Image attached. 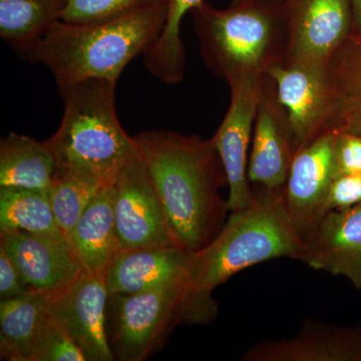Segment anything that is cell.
Instances as JSON below:
<instances>
[{"label":"cell","mask_w":361,"mask_h":361,"mask_svg":"<svg viewBox=\"0 0 361 361\" xmlns=\"http://www.w3.org/2000/svg\"><path fill=\"white\" fill-rule=\"evenodd\" d=\"M361 204V174L344 175L332 182L323 213L341 210ZM323 215V216H324Z\"/></svg>","instance_id":"obj_29"},{"label":"cell","mask_w":361,"mask_h":361,"mask_svg":"<svg viewBox=\"0 0 361 361\" xmlns=\"http://www.w3.org/2000/svg\"><path fill=\"white\" fill-rule=\"evenodd\" d=\"M264 1L275 4V6H284V4H286L288 0H264Z\"/></svg>","instance_id":"obj_32"},{"label":"cell","mask_w":361,"mask_h":361,"mask_svg":"<svg viewBox=\"0 0 361 361\" xmlns=\"http://www.w3.org/2000/svg\"><path fill=\"white\" fill-rule=\"evenodd\" d=\"M109 291L106 274L82 271L68 287L54 292L49 313L82 349L87 361L115 360L106 330Z\"/></svg>","instance_id":"obj_11"},{"label":"cell","mask_w":361,"mask_h":361,"mask_svg":"<svg viewBox=\"0 0 361 361\" xmlns=\"http://www.w3.org/2000/svg\"><path fill=\"white\" fill-rule=\"evenodd\" d=\"M204 0H170L168 16L161 35L145 52L144 63L154 75L177 78L185 73L186 51L180 39V25L187 13ZM243 0H231V4Z\"/></svg>","instance_id":"obj_24"},{"label":"cell","mask_w":361,"mask_h":361,"mask_svg":"<svg viewBox=\"0 0 361 361\" xmlns=\"http://www.w3.org/2000/svg\"><path fill=\"white\" fill-rule=\"evenodd\" d=\"M298 260L361 289V204L325 214L304 237Z\"/></svg>","instance_id":"obj_14"},{"label":"cell","mask_w":361,"mask_h":361,"mask_svg":"<svg viewBox=\"0 0 361 361\" xmlns=\"http://www.w3.org/2000/svg\"><path fill=\"white\" fill-rule=\"evenodd\" d=\"M0 230H23L66 239L44 192L0 188Z\"/></svg>","instance_id":"obj_23"},{"label":"cell","mask_w":361,"mask_h":361,"mask_svg":"<svg viewBox=\"0 0 361 361\" xmlns=\"http://www.w3.org/2000/svg\"><path fill=\"white\" fill-rule=\"evenodd\" d=\"M59 291V290H58ZM56 291L32 290L0 302L1 360L25 361L40 323Z\"/></svg>","instance_id":"obj_21"},{"label":"cell","mask_w":361,"mask_h":361,"mask_svg":"<svg viewBox=\"0 0 361 361\" xmlns=\"http://www.w3.org/2000/svg\"><path fill=\"white\" fill-rule=\"evenodd\" d=\"M0 248L33 290H61L82 272L66 239L23 230H0Z\"/></svg>","instance_id":"obj_15"},{"label":"cell","mask_w":361,"mask_h":361,"mask_svg":"<svg viewBox=\"0 0 361 361\" xmlns=\"http://www.w3.org/2000/svg\"><path fill=\"white\" fill-rule=\"evenodd\" d=\"M297 153L288 114L278 99L276 84L264 75L249 155L251 184L264 189H282Z\"/></svg>","instance_id":"obj_12"},{"label":"cell","mask_w":361,"mask_h":361,"mask_svg":"<svg viewBox=\"0 0 361 361\" xmlns=\"http://www.w3.org/2000/svg\"><path fill=\"white\" fill-rule=\"evenodd\" d=\"M190 13L204 63L228 85L267 75L284 63L288 47L284 6L243 0L217 9L203 1Z\"/></svg>","instance_id":"obj_5"},{"label":"cell","mask_w":361,"mask_h":361,"mask_svg":"<svg viewBox=\"0 0 361 361\" xmlns=\"http://www.w3.org/2000/svg\"><path fill=\"white\" fill-rule=\"evenodd\" d=\"M66 240L82 271L106 274L121 251L115 220V183L99 191Z\"/></svg>","instance_id":"obj_18"},{"label":"cell","mask_w":361,"mask_h":361,"mask_svg":"<svg viewBox=\"0 0 361 361\" xmlns=\"http://www.w3.org/2000/svg\"><path fill=\"white\" fill-rule=\"evenodd\" d=\"M267 73L274 80L278 99L288 114L297 152L334 130V97L327 63H283Z\"/></svg>","instance_id":"obj_9"},{"label":"cell","mask_w":361,"mask_h":361,"mask_svg":"<svg viewBox=\"0 0 361 361\" xmlns=\"http://www.w3.org/2000/svg\"><path fill=\"white\" fill-rule=\"evenodd\" d=\"M56 169V161L47 141L9 133L0 142V188L47 193Z\"/></svg>","instance_id":"obj_19"},{"label":"cell","mask_w":361,"mask_h":361,"mask_svg":"<svg viewBox=\"0 0 361 361\" xmlns=\"http://www.w3.org/2000/svg\"><path fill=\"white\" fill-rule=\"evenodd\" d=\"M263 77L242 78L230 82L229 108L217 132L211 137L227 178L229 212L243 210L251 205L255 197L248 178V149Z\"/></svg>","instance_id":"obj_8"},{"label":"cell","mask_w":361,"mask_h":361,"mask_svg":"<svg viewBox=\"0 0 361 361\" xmlns=\"http://www.w3.org/2000/svg\"><path fill=\"white\" fill-rule=\"evenodd\" d=\"M195 252L182 247L122 250L106 272L109 295L135 294L189 277Z\"/></svg>","instance_id":"obj_17"},{"label":"cell","mask_w":361,"mask_h":361,"mask_svg":"<svg viewBox=\"0 0 361 361\" xmlns=\"http://www.w3.org/2000/svg\"><path fill=\"white\" fill-rule=\"evenodd\" d=\"M168 7L102 23L56 21L21 59L44 65L59 89L87 80L118 82L130 61L145 54L161 35Z\"/></svg>","instance_id":"obj_3"},{"label":"cell","mask_w":361,"mask_h":361,"mask_svg":"<svg viewBox=\"0 0 361 361\" xmlns=\"http://www.w3.org/2000/svg\"><path fill=\"white\" fill-rule=\"evenodd\" d=\"M66 6V0H0V37L21 58L61 20Z\"/></svg>","instance_id":"obj_22"},{"label":"cell","mask_w":361,"mask_h":361,"mask_svg":"<svg viewBox=\"0 0 361 361\" xmlns=\"http://www.w3.org/2000/svg\"><path fill=\"white\" fill-rule=\"evenodd\" d=\"M255 187L251 205L230 212L217 236L195 252L185 324L212 323L218 312L212 292L237 273L273 259L300 257L303 238L289 216L284 188Z\"/></svg>","instance_id":"obj_2"},{"label":"cell","mask_w":361,"mask_h":361,"mask_svg":"<svg viewBox=\"0 0 361 361\" xmlns=\"http://www.w3.org/2000/svg\"><path fill=\"white\" fill-rule=\"evenodd\" d=\"M244 361H361V324L336 326L307 322L291 338L263 341Z\"/></svg>","instance_id":"obj_16"},{"label":"cell","mask_w":361,"mask_h":361,"mask_svg":"<svg viewBox=\"0 0 361 361\" xmlns=\"http://www.w3.org/2000/svg\"><path fill=\"white\" fill-rule=\"evenodd\" d=\"M336 178L361 174V135L337 130L334 142Z\"/></svg>","instance_id":"obj_28"},{"label":"cell","mask_w":361,"mask_h":361,"mask_svg":"<svg viewBox=\"0 0 361 361\" xmlns=\"http://www.w3.org/2000/svg\"><path fill=\"white\" fill-rule=\"evenodd\" d=\"M106 186L108 185L87 176L56 173L47 194L66 238L87 206Z\"/></svg>","instance_id":"obj_25"},{"label":"cell","mask_w":361,"mask_h":361,"mask_svg":"<svg viewBox=\"0 0 361 361\" xmlns=\"http://www.w3.org/2000/svg\"><path fill=\"white\" fill-rule=\"evenodd\" d=\"M353 8V32L351 35H361V0H350Z\"/></svg>","instance_id":"obj_31"},{"label":"cell","mask_w":361,"mask_h":361,"mask_svg":"<svg viewBox=\"0 0 361 361\" xmlns=\"http://www.w3.org/2000/svg\"><path fill=\"white\" fill-rule=\"evenodd\" d=\"M327 130L297 152L285 184V202L292 223L304 238L324 215L325 201L336 179L334 142Z\"/></svg>","instance_id":"obj_13"},{"label":"cell","mask_w":361,"mask_h":361,"mask_svg":"<svg viewBox=\"0 0 361 361\" xmlns=\"http://www.w3.org/2000/svg\"><path fill=\"white\" fill-rule=\"evenodd\" d=\"M32 290L6 252L0 248V298H14Z\"/></svg>","instance_id":"obj_30"},{"label":"cell","mask_w":361,"mask_h":361,"mask_svg":"<svg viewBox=\"0 0 361 361\" xmlns=\"http://www.w3.org/2000/svg\"><path fill=\"white\" fill-rule=\"evenodd\" d=\"M116 82L87 80L59 89L65 103L58 130L47 140L56 173L115 183L137 156V145L121 126L116 110Z\"/></svg>","instance_id":"obj_4"},{"label":"cell","mask_w":361,"mask_h":361,"mask_svg":"<svg viewBox=\"0 0 361 361\" xmlns=\"http://www.w3.org/2000/svg\"><path fill=\"white\" fill-rule=\"evenodd\" d=\"M134 137L178 245L201 250L217 236L229 212L220 194L227 178L212 139L164 130Z\"/></svg>","instance_id":"obj_1"},{"label":"cell","mask_w":361,"mask_h":361,"mask_svg":"<svg viewBox=\"0 0 361 361\" xmlns=\"http://www.w3.org/2000/svg\"><path fill=\"white\" fill-rule=\"evenodd\" d=\"M334 130L361 135V35H350L327 63Z\"/></svg>","instance_id":"obj_20"},{"label":"cell","mask_w":361,"mask_h":361,"mask_svg":"<svg viewBox=\"0 0 361 361\" xmlns=\"http://www.w3.org/2000/svg\"><path fill=\"white\" fill-rule=\"evenodd\" d=\"M115 220L121 251L180 247L139 152L115 180Z\"/></svg>","instance_id":"obj_7"},{"label":"cell","mask_w":361,"mask_h":361,"mask_svg":"<svg viewBox=\"0 0 361 361\" xmlns=\"http://www.w3.org/2000/svg\"><path fill=\"white\" fill-rule=\"evenodd\" d=\"M170 0H66L61 20L94 23L116 20L142 9L166 6Z\"/></svg>","instance_id":"obj_27"},{"label":"cell","mask_w":361,"mask_h":361,"mask_svg":"<svg viewBox=\"0 0 361 361\" xmlns=\"http://www.w3.org/2000/svg\"><path fill=\"white\" fill-rule=\"evenodd\" d=\"M190 275L177 283L135 294L109 296L106 330L115 360L142 361L185 323Z\"/></svg>","instance_id":"obj_6"},{"label":"cell","mask_w":361,"mask_h":361,"mask_svg":"<svg viewBox=\"0 0 361 361\" xmlns=\"http://www.w3.org/2000/svg\"><path fill=\"white\" fill-rule=\"evenodd\" d=\"M284 13L288 32L284 63L326 65L353 32L350 0H288Z\"/></svg>","instance_id":"obj_10"},{"label":"cell","mask_w":361,"mask_h":361,"mask_svg":"<svg viewBox=\"0 0 361 361\" xmlns=\"http://www.w3.org/2000/svg\"><path fill=\"white\" fill-rule=\"evenodd\" d=\"M25 361H87L61 323L47 314L33 337Z\"/></svg>","instance_id":"obj_26"}]
</instances>
